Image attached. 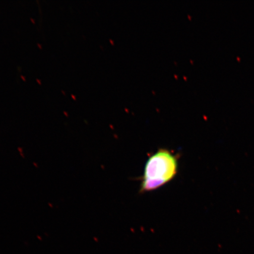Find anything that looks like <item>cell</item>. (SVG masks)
<instances>
[{
  "label": "cell",
  "mask_w": 254,
  "mask_h": 254,
  "mask_svg": "<svg viewBox=\"0 0 254 254\" xmlns=\"http://www.w3.org/2000/svg\"><path fill=\"white\" fill-rule=\"evenodd\" d=\"M178 172V160L170 151L160 150L148 159L142 178L141 190L150 192L174 179Z\"/></svg>",
  "instance_id": "obj_1"
}]
</instances>
